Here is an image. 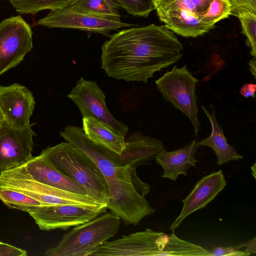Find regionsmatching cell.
<instances>
[{
    "label": "cell",
    "instance_id": "obj_29",
    "mask_svg": "<svg viewBox=\"0 0 256 256\" xmlns=\"http://www.w3.org/2000/svg\"><path fill=\"white\" fill-rule=\"evenodd\" d=\"M211 256H248L249 254L244 251L236 250L233 247H216L210 252Z\"/></svg>",
    "mask_w": 256,
    "mask_h": 256
},
{
    "label": "cell",
    "instance_id": "obj_34",
    "mask_svg": "<svg viewBox=\"0 0 256 256\" xmlns=\"http://www.w3.org/2000/svg\"><path fill=\"white\" fill-rule=\"evenodd\" d=\"M256 162H254V164L251 166V170H252V174L254 176V178L256 179Z\"/></svg>",
    "mask_w": 256,
    "mask_h": 256
},
{
    "label": "cell",
    "instance_id": "obj_26",
    "mask_svg": "<svg viewBox=\"0 0 256 256\" xmlns=\"http://www.w3.org/2000/svg\"><path fill=\"white\" fill-rule=\"evenodd\" d=\"M232 6L230 0H212L200 20L213 26L218 21L232 15Z\"/></svg>",
    "mask_w": 256,
    "mask_h": 256
},
{
    "label": "cell",
    "instance_id": "obj_18",
    "mask_svg": "<svg viewBox=\"0 0 256 256\" xmlns=\"http://www.w3.org/2000/svg\"><path fill=\"white\" fill-rule=\"evenodd\" d=\"M82 129L92 142L118 154H121L126 148V137L104 122L92 118H83Z\"/></svg>",
    "mask_w": 256,
    "mask_h": 256
},
{
    "label": "cell",
    "instance_id": "obj_23",
    "mask_svg": "<svg viewBox=\"0 0 256 256\" xmlns=\"http://www.w3.org/2000/svg\"><path fill=\"white\" fill-rule=\"evenodd\" d=\"M20 14H34L40 10L58 9L68 6L74 0H8Z\"/></svg>",
    "mask_w": 256,
    "mask_h": 256
},
{
    "label": "cell",
    "instance_id": "obj_3",
    "mask_svg": "<svg viewBox=\"0 0 256 256\" xmlns=\"http://www.w3.org/2000/svg\"><path fill=\"white\" fill-rule=\"evenodd\" d=\"M40 155L82 186L86 195L107 206L109 196L106 180L94 162L80 149L62 142L47 147Z\"/></svg>",
    "mask_w": 256,
    "mask_h": 256
},
{
    "label": "cell",
    "instance_id": "obj_1",
    "mask_svg": "<svg viewBox=\"0 0 256 256\" xmlns=\"http://www.w3.org/2000/svg\"><path fill=\"white\" fill-rule=\"evenodd\" d=\"M61 136L87 154L104 175L108 187L107 208L126 225H137L156 209L145 196L149 184L138 176L136 168L154 158L164 147L158 139L133 132L126 140V146L118 154L90 141L80 127L68 126L60 132Z\"/></svg>",
    "mask_w": 256,
    "mask_h": 256
},
{
    "label": "cell",
    "instance_id": "obj_15",
    "mask_svg": "<svg viewBox=\"0 0 256 256\" xmlns=\"http://www.w3.org/2000/svg\"><path fill=\"white\" fill-rule=\"evenodd\" d=\"M226 184V180L221 170L202 177L182 200L181 212L170 226V230H174L187 216L206 207L224 189Z\"/></svg>",
    "mask_w": 256,
    "mask_h": 256
},
{
    "label": "cell",
    "instance_id": "obj_28",
    "mask_svg": "<svg viewBox=\"0 0 256 256\" xmlns=\"http://www.w3.org/2000/svg\"><path fill=\"white\" fill-rule=\"evenodd\" d=\"M26 250L0 241V256H26Z\"/></svg>",
    "mask_w": 256,
    "mask_h": 256
},
{
    "label": "cell",
    "instance_id": "obj_4",
    "mask_svg": "<svg viewBox=\"0 0 256 256\" xmlns=\"http://www.w3.org/2000/svg\"><path fill=\"white\" fill-rule=\"evenodd\" d=\"M121 220L116 214L104 212L64 234L58 245L48 248L47 256H88L96 248L115 236Z\"/></svg>",
    "mask_w": 256,
    "mask_h": 256
},
{
    "label": "cell",
    "instance_id": "obj_27",
    "mask_svg": "<svg viewBox=\"0 0 256 256\" xmlns=\"http://www.w3.org/2000/svg\"><path fill=\"white\" fill-rule=\"evenodd\" d=\"M134 16L147 17L154 10V0H112Z\"/></svg>",
    "mask_w": 256,
    "mask_h": 256
},
{
    "label": "cell",
    "instance_id": "obj_9",
    "mask_svg": "<svg viewBox=\"0 0 256 256\" xmlns=\"http://www.w3.org/2000/svg\"><path fill=\"white\" fill-rule=\"evenodd\" d=\"M32 48V31L20 16L0 23V75L18 66Z\"/></svg>",
    "mask_w": 256,
    "mask_h": 256
},
{
    "label": "cell",
    "instance_id": "obj_33",
    "mask_svg": "<svg viewBox=\"0 0 256 256\" xmlns=\"http://www.w3.org/2000/svg\"><path fill=\"white\" fill-rule=\"evenodd\" d=\"M250 70L252 74L254 79L256 78V58L254 57L249 62Z\"/></svg>",
    "mask_w": 256,
    "mask_h": 256
},
{
    "label": "cell",
    "instance_id": "obj_11",
    "mask_svg": "<svg viewBox=\"0 0 256 256\" xmlns=\"http://www.w3.org/2000/svg\"><path fill=\"white\" fill-rule=\"evenodd\" d=\"M67 96L76 104L83 118H92L104 122L126 136L128 127L110 112L105 94L96 82L80 78Z\"/></svg>",
    "mask_w": 256,
    "mask_h": 256
},
{
    "label": "cell",
    "instance_id": "obj_17",
    "mask_svg": "<svg viewBox=\"0 0 256 256\" xmlns=\"http://www.w3.org/2000/svg\"><path fill=\"white\" fill-rule=\"evenodd\" d=\"M199 146L196 140L184 147L168 152L164 148L154 158L163 168L162 177L176 181L180 174L186 176L190 167H196L198 160L194 154Z\"/></svg>",
    "mask_w": 256,
    "mask_h": 256
},
{
    "label": "cell",
    "instance_id": "obj_10",
    "mask_svg": "<svg viewBox=\"0 0 256 256\" xmlns=\"http://www.w3.org/2000/svg\"><path fill=\"white\" fill-rule=\"evenodd\" d=\"M107 206L43 205L28 212L41 230H68L107 212Z\"/></svg>",
    "mask_w": 256,
    "mask_h": 256
},
{
    "label": "cell",
    "instance_id": "obj_2",
    "mask_svg": "<svg viewBox=\"0 0 256 256\" xmlns=\"http://www.w3.org/2000/svg\"><path fill=\"white\" fill-rule=\"evenodd\" d=\"M183 46L165 26L124 29L102 46V68L109 77L146 83L156 72L182 56Z\"/></svg>",
    "mask_w": 256,
    "mask_h": 256
},
{
    "label": "cell",
    "instance_id": "obj_13",
    "mask_svg": "<svg viewBox=\"0 0 256 256\" xmlns=\"http://www.w3.org/2000/svg\"><path fill=\"white\" fill-rule=\"evenodd\" d=\"M35 104L32 93L26 86L16 83L0 86V110L4 122L8 125H28Z\"/></svg>",
    "mask_w": 256,
    "mask_h": 256
},
{
    "label": "cell",
    "instance_id": "obj_5",
    "mask_svg": "<svg viewBox=\"0 0 256 256\" xmlns=\"http://www.w3.org/2000/svg\"><path fill=\"white\" fill-rule=\"evenodd\" d=\"M198 82L186 64L180 68L174 66L155 82L163 98L190 119L196 136L201 129L196 94Z\"/></svg>",
    "mask_w": 256,
    "mask_h": 256
},
{
    "label": "cell",
    "instance_id": "obj_20",
    "mask_svg": "<svg viewBox=\"0 0 256 256\" xmlns=\"http://www.w3.org/2000/svg\"><path fill=\"white\" fill-rule=\"evenodd\" d=\"M172 231L161 256H211L210 252L200 246L178 238L174 230Z\"/></svg>",
    "mask_w": 256,
    "mask_h": 256
},
{
    "label": "cell",
    "instance_id": "obj_32",
    "mask_svg": "<svg viewBox=\"0 0 256 256\" xmlns=\"http://www.w3.org/2000/svg\"><path fill=\"white\" fill-rule=\"evenodd\" d=\"M256 85L253 84H246L240 88V92L242 96L245 98H256L255 92Z\"/></svg>",
    "mask_w": 256,
    "mask_h": 256
},
{
    "label": "cell",
    "instance_id": "obj_22",
    "mask_svg": "<svg viewBox=\"0 0 256 256\" xmlns=\"http://www.w3.org/2000/svg\"><path fill=\"white\" fill-rule=\"evenodd\" d=\"M0 200L8 207L28 212L42 206L38 200L20 192L0 186Z\"/></svg>",
    "mask_w": 256,
    "mask_h": 256
},
{
    "label": "cell",
    "instance_id": "obj_21",
    "mask_svg": "<svg viewBox=\"0 0 256 256\" xmlns=\"http://www.w3.org/2000/svg\"><path fill=\"white\" fill-rule=\"evenodd\" d=\"M79 12L98 16H120L117 5L112 0H74L68 6Z\"/></svg>",
    "mask_w": 256,
    "mask_h": 256
},
{
    "label": "cell",
    "instance_id": "obj_30",
    "mask_svg": "<svg viewBox=\"0 0 256 256\" xmlns=\"http://www.w3.org/2000/svg\"><path fill=\"white\" fill-rule=\"evenodd\" d=\"M232 13L239 9L246 8L256 12V0H230Z\"/></svg>",
    "mask_w": 256,
    "mask_h": 256
},
{
    "label": "cell",
    "instance_id": "obj_36",
    "mask_svg": "<svg viewBox=\"0 0 256 256\" xmlns=\"http://www.w3.org/2000/svg\"></svg>",
    "mask_w": 256,
    "mask_h": 256
},
{
    "label": "cell",
    "instance_id": "obj_25",
    "mask_svg": "<svg viewBox=\"0 0 256 256\" xmlns=\"http://www.w3.org/2000/svg\"><path fill=\"white\" fill-rule=\"evenodd\" d=\"M232 15L236 16L240 22L243 33L246 37L250 47V54L256 56V12L246 8L239 9Z\"/></svg>",
    "mask_w": 256,
    "mask_h": 256
},
{
    "label": "cell",
    "instance_id": "obj_6",
    "mask_svg": "<svg viewBox=\"0 0 256 256\" xmlns=\"http://www.w3.org/2000/svg\"><path fill=\"white\" fill-rule=\"evenodd\" d=\"M0 186L25 194L40 202L42 206L69 204L97 207L104 205L86 194L72 192L43 184L9 170L0 174Z\"/></svg>",
    "mask_w": 256,
    "mask_h": 256
},
{
    "label": "cell",
    "instance_id": "obj_16",
    "mask_svg": "<svg viewBox=\"0 0 256 256\" xmlns=\"http://www.w3.org/2000/svg\"><path fill=\"white\" fill-rule=\"evenodd\" d=\"M164 26L184 37L196 38L208 32L214 26L202 22L195 14L177 8H155Z\"/></svg>",
    "mask_w": 256,
    "mask_h": 256
},
{
    "label": "cell",
    "instance_id": "obj_31",
    "mask_svg": "<svg viewBox=\"0 0 256 256\" xmlns=\"http://www.w3.org/2000/svg\"><path fill=\"white\" fill-rule=\"evenodd\" d=\"M244 247L246 248L244 251L245 252L250 255L251 254H255L256 253V238L254 237L247 242L238 245L234 248L236 250H239L240 248Z\"/></svg>",
    "mask_w": 256,
    "mask_h": 256
},
{
    "label": "cell",
    "instance_id": "obj_12",
    "mask_svg": "<svg viewBox=\"0 0 256 256\" xmlns=\"http://www.w3.org/2000/svg\"><path fill=\"white\" fill-rule=\"evenodd\" d=\"M34 124L15 127L4 122L0 128V174L33 157V137L36 135L32 128Z\"/></svg>",
    "mask_w": 256,
    "mask_h": 256
},
{
    "label": "cell",
    "instance_id": "obj_19",
    "mask_svg": "<svg viewBox=\"0 0 256 256\" xmlns=\"http://www.w3.org/2000/svg\"><path fill=\"white\" fill-rule=\"evenodd\" d=\"M201 107L210 122L212 131L209 136L197 142L198 145L210 148L216 156V163L219 166L230 160L243 158V156L228 144L221 126L218 122L213 106L210 105L212 113L204 106Z\"/></svg>",
    "mask_w": 256,
    "mask_h": 256
},
{
    "label": "cell",
    "instance_id": "obj_8",
    "mask_svg": "<svg viewBox=\"0 0 256 256\" xmlns=\"http://www.w3.org/2000/svg\"><path fill=\"white\" fill-rule=\"evenodd\" d=\"M170 235L146 228L106 242L92 250L88 256H161Z\"/></svg>",
    "mask_w": 256,
    "mask_h": 256
},
{
    "label": "cell",
    "instance_id": "obj_35",
    "mask_svg": "<svg viewBox=\"0 0 256 256\" xmlns=\"http://www.w3.org/2000/svg\"><path fill=\"white\" fill-rule=\"evenodd\" d=\"M4 122V117H3L2 112L0 110V128L2 127Z\"/></svg>",
    "mask_w": 256,
    "mask_h": 256
},
{
    "label": "cell",
    "instance_id": "obj_14",
    "mask_svg": "<svg viewBox=\"0 0 256 256\" xmlns=\"http://www.w3.org/2000/svg\"><path fill=\"white\" fill-rule=\"evenodd\" d=\"M9 170L37 182L72 192L86 194V189L40 155Z\"/></svg>",
    "mask_w": 256,
    "mask_h": 256
},
{
    "label": "cell",
    "instance_id": "obj_7",
    "mask_svg": "<svg viewBox=\"0 0 256 256\" xmlns=\"http://www.w3.org/2000/svg\"><path fill=\"white\" fill-rule=\"evenodd\" d=\"M36 24L50 28H74L108 36L114 30L130 27L123 22L120 16H98L75 12L68 6L51 10Z\"/></svg>",
    "mask_w": 256,
    "mask_h": 256
},
{
    "label": "cell",
    "instance_id": "obj_24",
    "mask_svg": "<svg viewBox=\"0 0 256 256\" xmlns=\"http://www.w3.org/2000/svg\"><path fill=\"white\" fill-rule=\"evenodd\" d=\"M211 1L212 0H154V8H177L188 11L196 15L200 20V18L206 11Z\"/></svg>",
    "mask_w": 256,
    "mask_h": 256
}]
</instances>
